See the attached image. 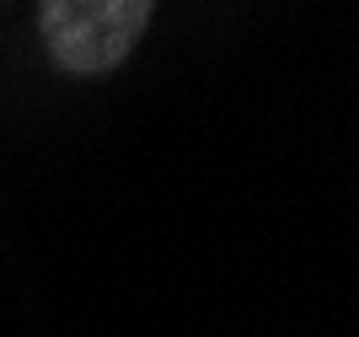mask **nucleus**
Instances as JSON below:
<instances>
[{"label": "nucleus", "mask_w": 359, "mask_h": 337, "mask_svg": "<svg viewBox=\"0 0 359 337\" xmlns=\"http://www.w3.org/2000/svg\"><path fill=\"white\" fill-rule=\"evenodd\" d=\"M150 22L145 0H48L38 11L48 48L70 75H97L113 70Z\"/></svg>", "instance_id": "1"}]
</instances>
